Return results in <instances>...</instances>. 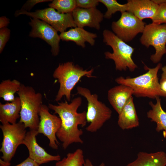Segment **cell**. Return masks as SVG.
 Returning a JSON list of instances; mask_svg holds the SVG:
<instances>
[{
	"instance_id": "1",
	"label": "cell",
	"mask_w": 166,
	"mask_h": 166,
	"mask_svg": "<svg viewBox=\"0 0 166 166\" xmlns=\"http://www.w3.org/2000/svg\"><path fill=\"white\" fill-rule=\"evenodd\" d=\"M82 101L81 97H78L75 98L70 103L65 101L58 102L57 105L49 104V108L53 110L55 114H58L61 120V126L56 136L62 142L64 150L73 143H83L81 138L83 131L78 128V126L84 127L86 125V112H77Z\"/></svg>"
},
{
	"instance_id": "2",
	"label": "cell",
	"mask_w": 166,
	"mask_h": 166,
	"mask_svg": "<svg viewBox=\"0 0 166 166\" xmlns=\"http://www.w3.org/2000/svg\"><path fill=\"white\" fill-rule=\"evenodd\" d=\"M162 65L159 63L153 68L145 66L148 69L146 73L134 77H120L115 79L119 85H123L131 88L133 95L137 97H147L156 99L158 97H166V93L161 88L158 77V73Z\"/></svg>"
},
{
	"instance_id": "3",
	"label": "cell",
	"mask_w": 166,
	"mask_h": 166,
	"mask_svg": "<svg viewBox=\"0 0 166 166\" xmlns=\"http://www.w3.org/2000/svg\"><path fill=\"white\" fill-rule=\"evenodd\" d=\"M93 68L89 70L84 69L72 62L60 64L53 75V78L58 80L60 84L55 101H58L65 96L67 101H70L71 91L76 84L83 77H95L93 75Z\"/></svg>"
},
{
	"instance_id": "4",
	"label": "cell",
	"mask_w": 166,
	"mask_h": 166,
	"mask_svg": "<svg viewBox=\"0 0 166 166\" xmlns=\"http://www.w3.org/2000/svg\"><path fill=\"white\" fill-rule=\"evenodd\" d=\"M102 34L103 42L110 46L113 50L112 53L105 52V58L113 61L117 70L126 71L128 69L131 72L135 70L137 66L132 58L134 49L109 30H104Z\"/></svg>"
},
{
	"instance_id": "5",
	"label": "cell",
	"mask_w": 166,
	"mask_h": 166,
	"mask_svg": "<svg viewBox=\"0 0 166 166\" xmlns=\"http://www.w3.org/2000/svg\"><path fill=\"white\" fill-rule=\"evenodd\" d=\"M21 103L19 122L25 128L37 130L40 121L39 112L42 104V97L32 87L22 84L17 93Z\"/></svg>"
},
{
	"instance_id": "6",
	"label": "cell",
	"mask_w": 166,
	"mask_h": 166,
	"mask_svg": "<svg viewBox=\"0 0 166 166\" xmlns=\"http://www.w3.org/2000/svg\"><path fill=\"white\" fill-rule=\"evenodd\" d=\"M77 93L84 97L87 101L86 119L89 124L86 130L91 132H95L111 118L112 110L99 100L97 94H92L89 89L79 86L77 88Z\"/></svg>"
},
{
	"instance_id": "7",
	"label": "cell",
	"mask_w": 166,
	"mask_h": 166,
	"mask_svg": "<svg viewBox=\"0 0 166 166\" xmlns=\"http://www.w3.org/2000/svg\"><path fill=\"white\" fill-rule=\"evenodd\" d=\"M0 128L3 136L0 149L2 156L1 157L4 161L10 162L18 147L23 144L27 133L26 128L23 123L19 121L13 124H2Z\"/></svg>"
},
{
	"instance_id": "8",
	"label": "cell",
	"mask_w": 166,
	"mask_h": 166,
	"mask_svg": "<svg viewBox=\"0 0 166 166\" xmlns=\"http://www.w3.org/2000/svg\"><path fill=\"white\" fill-rule=\"evenodd\" d=\"M140 42L143 45L148 48L153 47L154 54L150 57L154 63H158L166 50V24H157L153 23L145 25Z\"/></svg>"
},
{
	"instance_id": "9",
	"label": "cell",
	"mask_w": 166,
	"mask_h": 166,
	"mask_svg": "<svg viewBox=\"0 0 166 166\" xmlns=\"http://www.w3.org/2000/svg\"><path fill=\"white\" fill-rule=\"evenodd\" d=\"M22 14L44 21L51 26L57 32L61 33L65 31L68 28L77 27L72 13H60L51 7L38 10L33 12H16L15 16L17 17Z\"/></svg>"
},
{
	"instance_id": "10",
	"label": "cell",
	"mask_w": 166,
	"mask_h": 166,
	"mask_svg": "<svg viewBox=\"0 0 166 166\" xmlns=\"http://www.w3.org/2000/svg\"><path fill=\"white\" fill-rule=\"evenodd\" d=\"M145 25L142 20L125 11L121 13L118 20L112 22L111 28L118 38L127 42L131 41L139 33H142Z\"/></svg>"
},
{
	"instance_id": "11",
	"label": "cell",
	"mask_w": 166,
	"mask_h": 166,
	"mask_svg": "<svg viewBox=\"0 0 166 166\" xmlns=\"http://www.w3.org/2000/svg\"><path fill=\"white\" fill-rule=\"evenodd\" d=\"M40 121L37 131L46 136L49 140V145L53 149L58 148L59 142L56 134L60 129L61 121L59 117L52 114L49 112V108L46 105L42 104L39 112Z\"/></svg>"
},
{
	"instance_id": "12",
	"label": "cell",
	"mask_w": 166,
	"mask_h": 166,
	"mask_svg": "<svg viewBox=\"0 0 166 166\" xmlns=\"http://www.w3.org/2000/svg\"><path fill=\"white\" fill-rule=\"evenodd\" d=\"M30 19L29 24L31 29L29 36L43 40L51 46L52 55L57 56L59 52L61 40L57 31L50 25L41 20L32 18Z\"/></svg>"
},
{
	"instance_id": "13",
	"label": "cell",
	"mask_w": 166,
	"mask_h": 166,
	"mask_svg": "<svg viewBox=\"0 0 166 166\" xmlns=\"http://www.w3.org/2000/svg\"><path fill=\"white\" fill-rule=\"evenodd\" d=\"M37 130L30 129L27 132L22 144L27 148L29 156L39 165L50 161H59L61 160L59 155H52L49 154L37 143L36 136Z\"/></svg>"
},
{
	"instance_id": "14",
	"label": "cell",
	"mask_w": 166,
	"mask_h": 166,
	"mask_svg": "<svg viewBox=\"0 0 166 166\" xmlns=\"http://www.w3.org/2000/svg\"><path fill=\"white\" fill-rule=\"evenodd\" d=\"M77 27L83 28L85 26L100 29V23L104 15L96 7L85 9L76 7L72 12Z\"/></svg>"
},
{
	"instance_id": "15",
	"label": "cell",
	"mask_w": 166,
	"mask_h": 166,
	"mask_svg": "<svg viewBox=\"0 0 166 166\" xmlns=\"http://www.w3.org/2000/svg\"><path fill=\"white\" fill-rule=\"evenodd\" d=\"M127 4V11L141 20L146 18L152 20L159 6L153 0H128Z\"/></svg>"
},
{
	"instance_id": "16",
	"label": "cell",
	"mask_w": 166,
	"mask_h": 166,
	"mask_svg": "<svg viewBox=\"0 0 166 166\" xmlns=\"http://www.w3.org/2000/svg\"><path fill=\"white\" fill-rule=\"evenodd\" d=\"M132 95L133 91L131 88L120 84L108 91L107 98L110 104L119 114Z\"/></svg>"
},
{
	"instance_id": "17",
	"label": "cell",
	"mask_w": 166,
	"mask_h": 166,
	"mask_svg": "<svg viewBox=\"0 0 166 166\" xmlns=\"http://www.w3.org/2000/svg\"><path fill=\"white\" fill-rule=\"evenodd\" d=\"M59 36L62 41L73 42L77 45L83 48L85 47V42L93 46L95 43V39L97 37L96 34L89 32L83 28L77 27L61 33Z\"/></svg>"
},
{
	"instance_id": "18",
	"label": "cell",
	"mask_w": 166,
	"mask_h": 166,
	"mask_svg": "<svg viewBox=\"0 0 166 166\" xmlns=\"http://www.w3.org/2000/svg\"><path fill=\"white\" fill-rule=\"evenodd\" d=\"M118 115L117 124L121 129H129L139 126V119L132 97Z\"/></svg>"
},
{
	"instance_id": "19",
	"label": "cell",
	"mask_w": 166,
	"mask_h": 166,
	"mask_svg": "<svg viewBox=\"0 0 166 166\" xmlns=\"http://www.w3.org/2000/svg\"><path fill=\"white\" fill-rule=\"evenodd\" d=\"M166 153L159 151L148 153L145 152H139L137 158L134 161L128 164L126 166H165Z\"/></svg>"
},
{
	"instance_id": "20",
	"label": "cell",
	"mask_w": 166,
	"mask_h": 166,
	"mask_svg": "<svg viewBox=\"0 0 166 166\" xmlns=\"http://www.w3.org/2000/svg\"><path fill=\"white\" fill-rule=\"evenodd\" d=\"M21 105L20 99L15 97L14 101L5 104L0 103V121L2 124L16 123L20 117Z\"/></svg>"
},
{
	"instance_id": "21",
	"label": "cell",
	"mask_w": 166,
	"mask_h": 166,
	"mask_svg": "<svg viewBox=\"0 0 166 166\" xmlns=\"http://www.w3.org/2000/svg\"><path fill=\"white\" fill-rule=\"evenodd\" d=\"M156 103L154 104L151 101L149 102L151 109L147 113V117L151 121L156 123V130L158 132L163 131L164 135H166V112L162 109L160 97L156 98Z\"/></svg>"
},
{
	"instance_id": "22",
	"label": "cell",
	"mask_w": 166,
	"mask_h": 166,
	"mask_svg": "<svg viewBox=\"0 0 166 166\" xmlns=\"http://www.w3.org/2000/svg\"><path fill=\"white\" fill-rule=\"evenodd\" d=\"M21 84L16 79L2 81L0 84V97L6 101H13L15 98L14 94L19 91Z\"/></svg>"
},
{
	"instance_id": "23",
	"label": "cell",
	"mask_w": 166,
	"mask_h": 166,
	"mask_svg": "<svg viewBox=\"0 0 166 166\" xmlns=\"http://www.w3.org/2000/svg\"><path fill=\"white\" fill-rule=\"evenodd\" d=\"M83 152L78 148L73 152L68 153L66 157L57 161L55 166H84Z\"/></svg>"
},
{
	"instance_id": "24",
	"label": "cell",
	"mask_w": 166,
	"mask_h": 166,
	"mask_svg": "<svg viewBox=\"0 0 166 166\" xmlns=\"http://www.w3.org/2000/svg\"><path fill=\"white\" fill-rule=\"evenodd\" d=\"M100 2L102 3L107 8V10L104 15V18L110 19L113 14L117 12L121 13L127 11L128 5L126 3L121 4L116 0H98Z\"/></svg>"
},
{
	"instance_id": "25",
	"label": "cell",
	"mask_w": 166,
	"mask_h": 166,
	"mask_svg": "<svg viewBox=\"0 0 166 166\" xmlns=\"http://www.w3.org/2000/svg\"><path fill=\"white\" fill-rule=\"evenodd\" d=\"M48 6L62 14L72 13L77 7L76 0H52Z\"/></svg>"
},
{
	"instance_id": "26",
	"label": "cell",
	"mask_w": 166,
	"mask_h": 166,
	"mask_svg": "<svg viewBox=\"0 0 166 166\" xmlns=\"http://www.w3.org/2000/svg\"><path fill=\"white\" fill-rule=\"evenodd\" d=\"M152 20V23L156 24H166V3L159 5L157 11Z\"/></svg>"
},
{
	"instance_id": "27",
	"label": "cell",
	"mask_w": 166,
	"mask_h": 166,
	"mask_svg": "<svg viewBox=\"0 0 166 166\" xmlns=\"http://www.w3.org/2000/svg\"><path fill=\"white\" fill-rule=\"evenodd\" d=\"M10 31L7 27L0 29V53H1L9 40Z\"/></svg>"
},
{
	"instance_id": "28",
	"label": "cell",
	"mask_w": 166,
	"mask_h": 166,
	"mask_svg": "<svg viewBox=\"0 0 166 166\" xmlns=\"http://www.w3.org/2000/svg\"><path fill=\"white\" fill-rule=\"evenodd\" d=\"M77 7L89 9L96 7L99 2L98 0H76Z\"/></svg>"
},
{
	"instance_id": "29",
	"label": "cell",
	"mask_w": 166,
	"mask_h": 166,
	"mask_svg": "<svg viewBox=\"0 0 166 166\" xmlns=\"http://www.w3.org/2000/svg\"><path fill=\"white\" fill-rule=\"evenodd\" d=\"M50 0H28L22 6L21 9L18 10L16 12H30V10L36 4L41 2H52Z\"/></svg>"
},
{
	"instance_id": "30",
	"label": "cell",
	"mask_w": 166,
	"mask_h": 166,
	"mask_svg": "<svg viewBox=\"0 0 166 166\" xmlns=\"http://www.w3.org/2000/svg\"><path fill=\"white\" fill-rule=\"evenodd\" d=\"M39 165L28 157L20 164L14 166H39Z\"/></svg>"
},
{
	"instance_id": "31",
	"label": "cell",
	"mask_w": 166,
	"mask_h": 166,
	"mask_svg": "<svg viewBox=\"0 0 166 166\" xmlns=\"http://www.w3.org/2000/svg\"><path fill=\"white\" fill-rule=\"evenodd\" d=\"M10 23L9 19L5 16L0 18V29L6 27Z\"/></svg>"
},
{
	"instance_id": "32",
	"label": "cell",
	"mask_w": 166,
	"mask_h": 166,
	"mask_svg": "<svg viewBox=\"0 0 166 166\" xmlns=\"http://www.w3.org/2000/svg\"><path fill=\"white\" fill-rule=\"evenodd\" d=\"M84 166H95L93 165L91 161L88 159H86L85 160ZM97 166H105V163H101L100 165Z\"/></svg>"
},
{
	"instance_id": "33",
	"label": "cell",
	"mask_w": 166,
	"mask_h": 166,
	"mask_svg": "<svg viewBox=\"0 0 166 166\" xmlns=\"http://www.w3.org/2000/svg\"><path fill=\"white\" fill-rule=\"evenodd\" d=\"M162 73L160 81L166 80V66L165 65L161 68Z\"/></svg>"
},
{
	"instance_id": "34",
	"label": "cell",
	"mask_w": 166,
	"mask_h": 166,
	"mask_svg": "<svg viewBox=\"0 0 166 166\" xmlns=\"http://www.w3.org/2000/svg\"><path fill=\"white\" fill-rule=\"evenodd\" d=\"M160 83L161 89L166 93V80L160 81Z\"/></svg>"
},
{
	"instance_id": "35",
	"label": "cell",
	"mask_w": 166,
	"mask_h": 166,
	"mask_svg": "<svg viewBox=\"0 0 166 166\" xmlns=\"http://www.w3.org/2000/svg\"><path fill=\"white\" fill-rule=\"evenodd\" d=\"M10 163L3 160L2 159H0V166H10Z\"/></svg>"
},
{
	"instance_id": "36",
	"label": "cell",
	"mask_w": 166,
	"mask_h": 166,
	"mask_svg": "<svg viewBox=\"0 0 166 166\" xmlns=\"http://www.w3.org/2000/svg\"><path fill=\"white\" fill-rule=\"evenodd\" d=\"M153 1L158 5H160L163 3H166V0H153Z\"/></svg>"
},
{
	"instance_id": "37",
	"label": "cell",
	"mask_w": 166,
	"mask_h": 166,
	"mask_svg": "<svg viewBox=\"0 0 166 166\" xmlns=\"http://www.w3.org/2000/svg\"><path fill=\"white\" fill-rule=\"evenodd\" d=\"M165 54H166V53H165Z\"/></svg>"
}]
</instances>
